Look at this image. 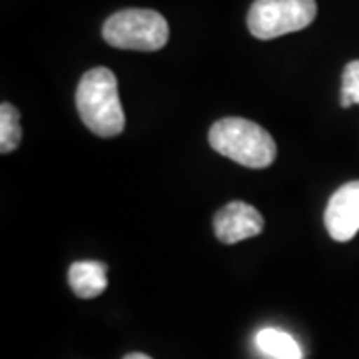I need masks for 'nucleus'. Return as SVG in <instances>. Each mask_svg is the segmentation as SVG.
<instances>
[{"mask_svg":"<svg viewBox=\"0 0 359 359\" xmlns=\"http://www.w3.org/2000/svg\"><path fill=\"white\" fill-rule=\"evenodd\" d=\"M76 108L84 126L96 136L112 138L124 132L126 118L118 96V80L110 68L98 66L80 78Z\"/></svg>","mask_w":359,"mask_h":359,"instance_id":"obj_1","label":"nucleus"},{"mask_svg":"<svg viewBox=\"0 0 359 359\" xmlns=\"http://www.w3.org/2000/svg\"><path fill=\"white\" fill-rule=\"evenodd\" d=\"M210 146L218 154L248 168H268L273 164L278 148L268 130L245 118H222L210 128Z\"/></svg>","mask_w":359,"mask_h":359,"instance_id":"obj_2","label":"nucleus"},{"mask_svg":"<svg viewBox=\"0 0 359 359\" xmlns=\"http://www.w3.org/2000/svg\"><path fill=\"white\" fill-rule=\"evenodd\" d=\"M104 40L120 50H162L170 39L166 18L150 8H126L114 13L102 26Z\"/></svg>","mask_w":359,"mask_h":359,"instance_id":"obj_3","label":"nucleus"},{"mask_svg":"<svg viewBox=\"0 0 359 359\" xmlns=\"http://www.w3.org/2000/svg\"><path fill=\"white\" fill-rule=\"evenodd\" d=\"M316 14V0H256L248 13V28L256 39L273 40L304 30Z\"/></svg>","mask_w":359,"mask_h":359,"instance_id":"obj_4","label":"nucleus"},{"mask_svg":"<svg viewBox=\"0 0 359 359\" xmlns=\"http://www.w3.org/2000/svg\"><path fill=\"white\" fill-rule=\"evenodd\" d=\"M325 228L335 242H349L359 231V180L337 188L325 205Z\"/></svg>","mask_w":359,"mask_h":359,"instance_id":"obj_5","label":"nucleus"},{"mask_svg":"<svg viewBox=\"0 0 359 359\" xmlns=\"http://www.w3.org/2000/svg\"><path fill=\"white\" fill-rule=\"evenodd\" d=\"M264 231V216L245 202H230L214 216V233L222 244H238Z\"/></svg>","mask_w":359,"mask_h":359,"instance_id":"obj_6","label":"nucleus"},{"mask_svg":"<svg viewBox=\"0 0 359 359\" xmlns=\"http://www.w3.org/2000/svg\"><path fill=\"white\" fill-rule=\"evenodd\" d=\"M106 271L108 266L104 262H96V259L74 262L68 269V283L78 297L92 299L104 294V290L108 287Z\"/></svg>","mask_w":359,"mask_h":359,"instance_id":"obj_7","label":"nucleus"},{"mask_svg":"<svg viewBox=\"0 0 359 359\" xmlns=\"http://www.w3.org/2000/svg\"><path fill=\"white\" fill-rule=\"evenodd\" d=\"M257 349L271 359H304L302 347L290 334L276 327H264L256 335Z\"/></svg>","mask_w":359,"mask_h":359,"instance_id":"obj_8","label":"nucleus"},{"mask_svg":"<svg viewBox=\"0 0 359 359\" xmlns=\"http://www.w3.org/2000/svg\"><path fill=\"white\" fill-rule=\"evenodd\" d=\"M20 140H22L20 114L11 102H2L0 106V152L11 154L18 148Z\"/></svg>","mask_w":359,"mask_h":359,"instance_id":"obj_9","label":"nucleus"},{"mask_svg":"<svg viewBox=\"0 0 359 359\" xmlns=\"http://www.w3.org/2000/svg\"><path fill=\"white\" fill-rule=\"evenodd\" d=\"M359 104V60H351L341 76V106Z\"/></svg>","mask_w":359,"mask_h":359,"instance_id":"obj_10","label":"nucleus"},{"mask_svg":"<svg viewBox=\"0 0 359 359\" xmlns=\"http://www.w3.org/2000/svg\"><path fill=\"white\" fill-rule=\"evenodd\" d=\"M122 359H152V358H150V355H146V353H140V351H134V353L124 355Z\"/></svg>","mask_w":359,"mask_h":359,"instance_id":"obj_11","label":"nucleus"}]
</instances>
